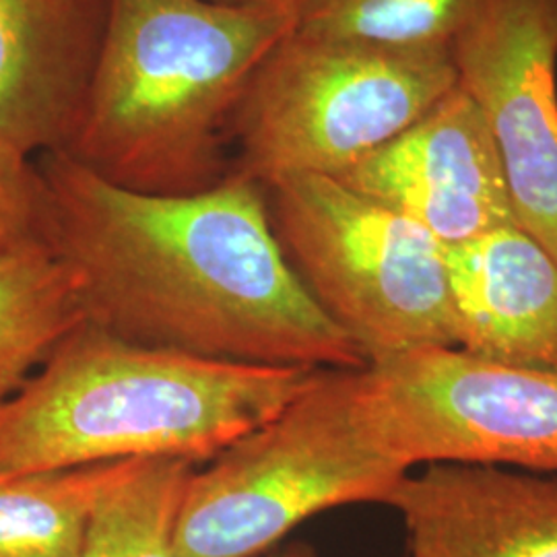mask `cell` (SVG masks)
Masks as SVG:
<instances>
[{"label": "cell", "instance_id": "6da1fadb", "mask_svg": "<svg viewBox=\"0 0 557 557\" xmlns=\"http://www.w3.org/2000/svg\"><path fill=\"white\" fill-rule=\"evenodd\" d=\"M36 165L41 242L73 273L89 324L215 361L368 368L285 259L259 182L232 172L174 197L120 188L62 151Z\"/></svg>", "mask_w": 557, "mask_h": 557}, {"label": "cell", "instance_id": "7a4b0ae2", "mask_svg": "<svg viewBox=\"0 0 557 557\" xmlns=\"http://www.w3.org/2000/svg\"><path fill=\"white\" fill-rule=\"evenodd\" d=\"M296 25L246 2L112 0L85 110L62 153L145 195L218 186L232 174L246 89Z\"/></svg>", "mask_w": 557, "mask_h": 557}, {"label": "cell", "instance_id": "3957f363", "mask_svg": "<svg viewBox=\"0 0 557 557\" xmlns=\"http://www.w3.org/2000/svg\"><path fill=\"white\" fill-rule=\"evenodd\" d=\"M314 372L143 347L83 320L0 403V475L128 458L209 462L275 418Z\"/></svg>", "mask_w": 557, "mask_h": 557}, {"label": "cell", "instance_id": "277c9868", "mask_svg": "<svg viewBox=\"0 0 557 557\" xmlns=\"http://www.w3.org/2000/svg\"><path fill=\"white\" fill-rule=\"evenodd\" d=\"M409 473L366 413L359 370H317L275 418L195 471L178 557L267 556L326 510L386 504Z\"/></svg>", "mask_w": 557, "mask_h": 557}, {"label": "cell", "instance_id": "5b68a950", "mask_svg": "<svg viewBox=\"0 0 557 557\" xmlns=\"http://www.w3.org/2000/svg\"><path fill=\"white\" fill-rule=\"evenodd\" d=\"M444 50H397L294 27L260 62L234 120L232 172L269 186L338 178L397 139L448 91Z\"/></svg>", "mask_w": 557, "mask_h": 557}, {"label": "cell", "instance_id": "8992f818", "mask_svg": "<svg viewBox=\"0 0 557 557\" xmlns=\"http://www.w3.org/2000/svg\"><path fill=\"white\" fill-rule=\"evenodd\" d=\"M262 188L285 259L368 366L457 347L446 248L428 230L331 176Z\"/></svg>", "mask_w": 557, "mask_h": 557}, {"label": "cell", "instance_id": "52a82bcc", "mask_svg": "<svg viewBox=\"0 0 557 557\" xmlns=\"http://www.w3.org/2000/svg\"><path fill=\"white\" fill-rule=\"evenodd\" d=\"M366 413L409 469L428 462L557 475V372L423 347L359 372Z\"/></svg>", "mask_w": 557, "mask_h": 557}, {"label": "cell", "instance_id": "ba28073f", "mask_svg": "<svg viewBox=\"0 0 557 557\" xmlns=\"http://www.w3.org/2000/svg\"><path fill=\"white\" fill-rule=\"evenodd\" d=\"M450 57L496 145L517 227L557 260V0H483Z\"/></svg>", "mask_w": 557, "mask_h": 557}, {"label": "cell", "instance_id": "9c48e42d", "mask_svg": "<svg viewBox=\"0 0 557 557\" xmlns=\"http://www.w3.org/2000/svg\"><path fill=\"white\" fill-rule=\"evenodd\" d=\"M337 180L416 221L444 248L517 225L490 128L458 83Z\"/></svg>", "mask_w": 557, "mask_h": 557}, {"label": "cell", "instance_id": "30bf717a", "mask_svg": "<svg viewBox=\"0 0 557 557\" xmlns=\"http://www.w3.org/2000/svg\"><path fill=\"white\" fill-rule=\"evenodd\" d=\"M112 0H0V145L64 151L79 126Z\"/></svg>", "mask_w": 557, "mask_h": 557}, {"label": "cell", "instance_id": "8fae6325", "mask_svg": "<svg viewBox=\"0 0 557 557\" xmlns=\"http://www.w3.org/2000/svg\"><path fill=\"white\" fill-rule=\"evenodd\" d=\"M409 557H557V475L428 462L386 499Z\"/></svg>", "mask_w": 557, "mask_h": 557}, {"label": "cell", "instance_id": "7c38bea8", "mask_svg": "<svg viewBox=\"0 0 557 557\" xmlns=\"http://www.w3.org/2000/svg\"><path fill=\"white\" fill-rule=\"evenodd\" d=\"M457 349L557 372V260L517 225L446 248Z\"/></svg>", "mask_w": 557, "mask_h": 557}, {"label": "cell", "instance_id": "4fadbf2b", "mask_svg": "<svg viewBox=\"0 0 557 557\" xmlns=\"http://www.w3.org/2000/svg\"><path fill=\"white\" fill-rule=\"evenodd\" d=\"M83 320L75 277L44 242L0 255V403Z\"/></svg>", "mask_w": 557, "mask_h": 557}, {"label": "cell", "instance_id": "5bb4252c", "mask_svg": "<svg viewBox=\"0 0 557 557\" xmlns=\"http://www.w3.org/2000/svg\"><path fill=\"white\" fill-rule=\"evenodd\" d=\"M137 460L0 475V557H79L98 499Z\"/></svg>", "mask_w": 557, "mask_h": 557}, {"label": "cell", "instance_id": "9a60e30c", "mask_svg": "<svg viewBox=\"0 0 557 557\" xmlns=\"http://www.w3.org/2000/svg\"><path fill=\"white\" fill-rule=\"evenodd\" d=\"M199 465L140 458L101 494L87 520L79 557H178V520Z\"/></svg>", "mask_w": 557, "mask_h": 557}, {"label": "cell", "instance_id": "2e32d148", "mask_svg": "<svg viewBox=\"0 0 557 557\" xmlns=\"http://www.w3.org/2000/svg\"><path fill=\"white\" fill-rule=\"evenodd\" d=\"M483 0H329L301 29L397 50L450 52Z\"/></svg>", "mask_w": 557, "mask_h": 557}, {"label": "cell", "instance_id": "e0dca14e", "mask_svg": "<svg viewBox=\"0 0 557 557\" xmlns=\"http://www.w3.org/2000/svg\"><path fill=\"white\" fill-rule=\"evenodd\" d=\"M44 182L34 158L0 145V255L41 242Z\"/></svg>", "mask_w": 557, "mask_h": 557}, {"label": "cell", "instance_id": "ac0fdd59", "mask_svg": "<svg viewBox=\"0 0 557 557\" xmlns=\"http://www.w3.org/2000/svg\"><path fill=\"white\" fill-rule=\"evenodd\" d=\"M244 2L299 23L308 15H312L314 11L322 9L329 0H244Z\"/></svg>", "mask_w": 557, "mask_h": 557}, {"label": "cell", "instance_id": "d6986e66", "mask_svg": "<svg viewBox=\"0 0 557 557\" xmlns=\"http://www.w3.org/2000/svg\"><path fill=\"white\" fill-rule=\"evenodd\" d=\"M262 557H320L319 552L310 545V543H306V541H294V543H289V545H285V547H281V549H273L271 554H267V556Z\"/></svg>", "mask_w": 557, "mask_h": 557}, {"label": "cell", "instance_id": "ffe728a7", "mask_svg": "<svg viewBox=\"0 0 557 557\" xmlns=\"http://www.w3.org/2000/svg\"><path fill=\"white\" fill-rule=\"evenodd\" d=\"M211 2H223V4H239L244 0H211Z\"/></svg>", "mask_w": 557, "mask_h": 557}]
</instances>
